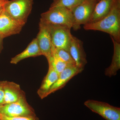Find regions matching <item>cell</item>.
Returning a JSON list of instances; mask_svg holds the SVG:
<instances>
[{
  "mask_svg": "<svg viewBox=\"0 0 120 120\" xmlns=\"http://www.w3.org/2000/svg\"><path fill=\"white\" fill-rule=\"evenodd\" d=\"M86 30H94L109 34L113 39L120 42V0H117L112 10L105 17L98 22L86 24Z\"/></svg>",
  "mask_w": 120,
  "mask_h": 120,
  "instance_id": "obj_1",
  "label": "cell"
},
{
  "mask_svg": "<svg viewBox=\"0 0 120 120\" xmlns=\"http://www.w3.org/2000/svg\"><path fill=\"white\" fill-rule=\"evenodd\" d=\"M40 22L46 24L66 26L71 28L74 19L71 11L65 7H50L47 11L42 13Z\"/></svg>",
  "mask_w": 120,
  "mask_h": 120,
  "instance_id": "obj_2",
  "label": "cell"
},
{
  "mask_svg": "<svg viewBox=\"0 0 120 120\" xmlns=\"http://www.w3.org/2000/svg\"><path fill=\"white\" fill-rule=\"evenodd\" d=\"M33 3V0H8L4 9L11 18L24 26L31 12Z\"/></svg>",
  "mask_w": 120,
  "mask_h": 120,
  "instance_id": "obj_3",
  "label": "cell"
},
{
  "mask_svg": "<svg viewBox=\"0 0 120 120\" xmlns=\"http://www.w3.org/2000/svg\"><path fill=\"white\" fill-rule=\"evenodd\" d=\"M0 114L9 117L36 116L34 110L27 101L26 95L15 102L0 105Z\"/></svg>",
  "mask_w": 120,
  "mask_h": 120,
  "instance_id": "obj_4",
  "label": "cell"
},
{
  "mask_svg": "<svg viewBox=\"0 0 120 120\" xmlns=\"http://www.w3.org/2000/svg\"><path fill=\"white\" fill-rule=\"evenodd\" d=\"M45 24L49 30L53 46L69 52V45L73 36L71 34V28L66 26Z\"/></svg>",
  "mask_w": 120,
  "mask_h": 120,
  "instance_id": "obj_5",
  "label": "cell"
},
{
  "mask_svg": "<svg viewBox=\"0 0 120 120\" xmlns=\"http://www.w3.org/2000/svg\"><path fill=\"white\" fill-rule=\"evenodd\" d=\"M98 2V0H85L72 11L74 19L73 30H79L81 25L88 22Z\"/></svg>",
  "mask_w": 120,
  "mask_h": 120,
  "instance_id": "obj_6",
  "label": "cell"
},
{
  "mask_svg": "<svg viewBox=\"0 0 120 120\" xmlns=\"http://www.w3.org/2000/svg\"><path fill=\"white\" fill-rule=\"evenodd\" d=\"M84 105L92 112L98 114L106 120H120V108L109 103L89 99Z\"/></svg>",
  "mask_w": 120,
  "mask_h": 120,
  "instance_id": "obj_7",
  "label": "cell"
},
{
  "mask_svg": "<svg viewBox=\"0 0 120 120\" xmlns=\"http://www.w3.org/2000/svg\"><path fill=\"white\" fill-rule=\"evenodd\" d=\"M36 39L42 55L49 61L52 56V44L51 35L47 26L40 22L39 31Z\"/></svg>",
  "mask_w": 120,
  "mask_h": 120,
  "instance_id": "obj_8",
  "label": "cell"
},
{
  "mask_svg": "<svg viewBox=\"0 0 120 120\" xmlns=\"http://www.w3.org/2000/svg\"><path fill=\"white\" fill-rule=\"evenodd\" d=\"M23 26L11 18L4 9L0 15V37L4 39L19 34Z\"/></svg>",
  "mask_w": 120,
  "mask_h": 120,
  "instance_id": "obj_9",
  "label": "cell"
},
{
  "mask_svg": "<svg viewBox=\"0 0 120 120\" xmlns=\"http://www.w3.org/2000/svg\"><path fill=\"white\" fill-rule=\"evenodd\" d=\"M69 52L75 61L76 65L83 70L87 63V60L83 46V42L73 35L69 45Z\"/></svg>",
  "mask_w": 120,
  "mask_h": 120,
  "instance_id": "obj_10",
  "label": "cell"
},
{
  "mask_svg": "<svg viewBox=\"0 0 120 120\" xmlns=\"http://www.w3.org/2000/svg\"><path fill=\"white\" fill-rule=\"evenodd\" d=\"M83 70L76 65L68 66L59 74L58 79L47 93V97L64 87L69 80Z\"/></svg>",
  "mask_w": 120,
  "mask_h": 120,
  "instance_id": "obj_11",
  "label": "cell"
},
{
  "mask_svg": "<svg viewBox=\"0 0 120 120\" xmlns=\"http://www.w3.org/2000/svg\"><path fill=\"white\" fill-rule=\"evenodd\" d=\"M4 104L15 102L25 95L18 84L13 82L4 81Z\"/></svg>",
  "mask_w": 120,
  "mask_h": 120,
  "instance_id": "obj_12",
  "label": "cell"
},
{
  "mask_svg": "<svg viewBox=\"0 0 120 120\" xmlns=\"http://www.w3.org/2000/svg\"><path fill=\"white\" fill-rule=\"evenodd\" d=\"M116 0H100L98 1L87 23L98 22L105 17L112 10Z\"/></svg>",
  "mask_w": 120,
  "mask_h": 120,
  "instance_id": "obj_13",
  "label": "cell"
},
{
  "mask_svg": "<svg viewBox=\"0 0 120 120\" xmlns=\"http://www.w3.org/2000/svg\"><path fill=\"white\" fill-rule=\"evenodd\" d=\"M59 74L50 65L47 75L44 77L40 87L37 91L39 97L41 99L47 97V93L50 88L56 81Z\"/></svg>",
  "mask_w": 120,
  "mask_h": 120,
  "instance_id": "obj_14",
  "label": "cell"
},
{
  "mask_svg": "<svg viewBox=\"0 0 120 120\" xmlns=\"http://www.w3.org/2000/svg\"><path fill=\"white\" fill-rule=\"evenodd\" d=\"M42 56L38 45L37 39L34 38L24 50L11 59V64H17L22 60L30 57Z\"/></svg>",
  "mask_w": 120,
  "mask_h": 120,
  "instance_id": "obj_15",
  "label": "cell"
},
{
  "mask_svg": "<svg viewBox=\"0 0 120 120\" xmlns=\"http://www.w3.org/2000/svg\"><path fill=\"white\" fill-rule=\"evenodd\" d=\"M110 37L113 44V54L111 64L105 71V75L110 77L116 75L120 69V43Z\"/></svg>",
  "mask_w": 120,
  "mask_h": 120,
  "instance_id": "obj_16",
  "label": "cell"
},
{
  "mask_svg": "<svg viewBox=\"0 0 120 120\" xmlns=\"http://www.w3.org/2000/svg\"><path fill=\"white\" fill-rule=\"evenodd\" d=\"M52 52L58 58L70 65H75L69 52L64 49L55 48L52 45Z\"/></svg>",
  "mask_w": 120,
  "mask_h": 120,
  "instance_id": "obj_17",
  "label": "cell"
},
{
  "mask_svg": "<svg viewBox=\"0 0 120 120\" xmlns=\"http://www.w3.org/2000/svg\"><path fill=\"white\" fill-rule=\"evenodd\" d=\"M85 0H56L50 7L60 6L65 7L71 11Z\"/></svg>",
  "mask_w": 120,
  "mask_h": 120,
  "instance_id": "obj_18",
  "label": "cell"
},
{
  "mask_svg": "<svg viewBox=\"0 0 120 120\" xmlns=\"http://www.w3.org/2000/svg\"><path fill=\"white\" fill-rule=\"evenodd\" d=\"M48 63L49 65L51 66L59 74L64 71L65 69L71 65L60 60L52 52V57L49 61H48Z\"/></svg>",
  "mask_w": 120,
  "mask_h": 120,
  "instance_id": "obj_19",
  "label": "cell"
},
{
  "mask_svg": "<svg viewBox=\"0 0 120 120\" xmlns=\"http://www.w3.org/2000/svg\"><path fill=\"white\" fill-rule=\"evenodd\" d=\"M0 120H40L36 116L9 117L0 114Z\"/></svg>",
  "mask_w": 120,
  "mask_h": 120,
  "instance_id": "obj_20",
  "label": "cell"
},
{
  "mask_svg": "<svg viewBox=\"0 0 120 120\" xmlns=\"http://www.w3.org/2000/svg\"><path fill=\"white\" fill-rule=\"evenodd\" d=\"M4 81H0V105L4 104Z\"/></svg>",
  "mask_w": 120,
  "mask_h": 120,
  "instance_id": "obj_21",
  "label": "cell"
},
{
  "mask_svg": "<svg viewBox=\"0 0 120 120\" xmlns=\"http://www.w3.org/2000/svg\"><path fill=\"white\" fill-rule=\"evenodd\" d=\"M8 0H0V15L4 9L5 5Z\"/></svg>",
  "mask_w": 120,
  "mask_h": 120,
  "instance_id": "obj_22",
  "label": "cell"
},
{
  "mask_svg": "<svg viewBox=\"0 0 120 120\" xmlns=\"http://www.w3.org/2000/svg\"><path fill=\"white\" fill-rule=\"evenodd\" d=\"M3 38L0 37V52L1 51L2 48V42Z\"/></svg>",
  "mask_w": 120,
  "mask_h": 120,
  "instance_id": "obj_23",
  "label": "cell"
},
{
  "mask_svg": "<svg viewBox=\"0 0 120 120\" xmlns=\"http://www.w3.org/2000/svg\"><path fill=\"white\" fill-rule=\"evenodd\" d=\"M99 0H98V1H99Z\"/></svg>",
  "mask_w": 120,
  "mask_h": 120,
  "instance_id": "obj_24",
  "label": "cell"
},
{
  "mask_svg": "<svg viewBox=\"0 0 120 120\" xmlns=\"http://www.w3.org/2000/svg\"></svg>",
  "mask_w": 120,
  "mask_h": 120,
  "instance_id": "obj_25",
  "label": "cell"
},
{
  "mask_svg": "<svg viewBox=\"0 0 120 120\" xmlns=\"http://www.w3.org/2000/svg\"><path fill=\"white\" fill-rule=\"evenodd\" d=\"M55 0H53L54 1H55Z\"/></svg>",
  "mask_w": 120,
  "mask_h": 120,
  "instance_id": "obj_26",
  "label": "cell"
}]
</instances>
